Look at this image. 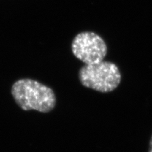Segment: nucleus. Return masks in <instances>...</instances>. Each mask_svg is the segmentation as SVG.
<instances>
[{"label":"nucleus","mask_w":152,"mask_h":152,"mask_svg":"<svg viewBox=\"0 0 152 152\" xmlns=\"http://www.w3.org/2000/svg\"><path fill=\"white\" fill-rule=\"evenodd\" d=\"M11 94L17 105L23 111L48 113L56 104L52 89L33 79L23 78L15 82L11 87Z\"/></svg>","instance_id":"1"},{"label":"nucleus","mask_w":152,"mask_h":152,"mask_svg":"<svg viewBox=\"0 0 152 152\" xmlns=\"http://www.w3.org/2000/svg\"><path fill=\"white\" fill-rule=\"evenodd\" d=\"M83 86L102 93L113 92L121 82V71L115 64L102 61L97 64L83 66L78 72Z\"/></svg>","instance_id":"2"},{"label":"nucleus","mask_w":152,"mask_h":152,"mask_svg":"<svg viewBox=\"0 0 152 152\" xmlns=\"http://www.w3.org/2000/svg\"><path fill=\"white\" fill-rule=\"evenodd\" d=\"M72 52L85 65L97 64L104 61L107 54V45L103 38L93 32L77 34L71 45Z\"/></svg>","instance_id":"3"},{"label":"nucleus","mask_w":152,"mask_h":152,"mask_svg":"<svg viewBox=\"0 0 152 152\" xmlns=\"http://www.w3.org/2000/svg\"><path fill=\"white\" fill-rule=\"evenodd\" d=\"M148 152H152V134L149 141V151H148Z\"/></svg>","instance_id":"4"}]
</instances>
